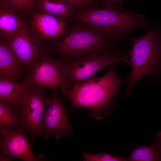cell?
<instances>
[{
  "label": "cell",
  "mask_w": 161,
  "mask_h": 161,
  "mask_svg": "<svg viewBox=\"0 0 161 161\" xmlns=\"http://www.w3.org/2000/svg\"><path fill=\"white\" fill-rule=\"evenodd\" d=\"M48 97L42 124L43 139L47 140L51 135L58 140L64 135L70 136L73 126L69 122V110L65 108L63 99L59 95Z\"/></svg>",
  "instance_id": "obj_9"
},
{
  "label": "cell",
  "mask_w": 161,
  "mask_h": 161,
  "mask_svg": "<svg viewBox=\"0 0 161 161\" xmlns=\"http://www.w3.org/2000/svg\"><path fill=\"white\" fill-rule=\"evenodd\" d=\"M7 154L5 152L3 151L0 153V161H10L11 160L10 157H8L7 156Z\"/></svg>",
  "instance_id": "obj_23"
},
{
  "label": "cell",
  "mask_w": 161,
  "mask_h": 161,
  "mask_svg": "<svg viewBox=\"0 0 161 161\" xmlns=\"http://www.w3.org/2000/svg\"><path fill=\"white\" fill-rule=\"evenodd\" d=\"M79 23L93 27L109 38L125 43L123 39L138 29L148 30L149 26L143 14L130 11L124 12L107 5L103 8H88L75 12Z\"/></svg>",
  "instance_id": "obj_3"
},
{
  "label": "cell",
  "mask_w": 161,
  "mask_h": 161,
  "mask_svg": "<svg viewBox=\"0 0 161 161\" xmlns=\"http://www.w3.org/2000/svg\"><path fill=\"white\" fill-rule=\"evenodd\" d=\"M21 126V120L17 110L0 100V132L7 129Z\"/></svg>",
  "instance_id": "obj_16"
},
{
  "label": "cell",
  "mask_w": 161,
  "mask_h": 161,
  "mask_svg": "<svg viewBox=\"0 0 161 161\" xmlns=\"http://www.w3.org/2000/svg\"><path fill=\"white\" fill-rule=\"evenodd\" d=\"M105 5L119 11L124 12H128L129 11L123 8L122 4L123 2L128 0H101Z\"/></svg>",
  "instance_id": "obj_21"
},
{
  "label": "cell",
  "mask_w": 161,
  "mask_h": 161,
  "mask_svg": "<svg viewBox=\"0 0 161 161\" xmlns=\"http://www.w3.org/2000/svg\"><path fill=\"white\" fill-rule=\"evenodd\" d=\"M156 143L158 149L161 155V132L157 134Z\"/></svg>",
  "instance_id": "obj_22"
},
{
  "label": "cell",
  "mask_w": 161,
  "mask_h": 161,
  "mask_svg": "<svg viewBox=\"0 0 161 161\" xmlns=\"http://www.w3.org/2000/svg\"><path fill=\"white\" fill-rule=\"evenodd\" d=\"M44 92L30 86L16 109L21 127L30 133L32 142L36 137L42 136V122L48 98Z\"/></svg>",
  "instance_id": "obj_7"
},
{
  "label": "cell",
  "mask_w": 161,
  "mask_h": 161,
  "mask_svg": "<svg viewBox=\"0 0 161 161\" xmlns=\"http://www.w3.org/2000/svg\"><path fill=\"white\" fill-rule=\"evenodd\" d=\"M161 160V155L156 144L146 146H137L130 153L125 161H157Z\"/></svg>",
  "instance_id": "obj_17"
},
{
  "label": "cell",
  "mask_w": 161,
  "mask_h": 161,
  "mask_svg": "<svg viewBox=\"0 0 161 161\" xmlns=\"http://www.w3.org/2000/svg\"><path fill=\"white\" fill-rule=\"evenodd\" d=\"M25 80L33 88L44 92L48 90L53 95H59L60 90L64 97L73 86L65 76L62 61L47 52L27 71Z\"/></svg>",
  "instance_id": "obj_6"
},
{
  "label": "cell",
  "mask_w": 161,
  "mask_h": 161,
  "mask_svg": "<svg viewBox=\"0 0 161 161\" xmlns=\"http://www.w3.org/2000/svg\"><path fill=\"white\" fill-rule=\"evenodd\" d=\"M30 15L31 29L44 41L55 42L67 32L68 22L66 19L37 11Z\"/></svg>",
  "instance_id": "obj_11"
},
{
  "label": "cell",
  "mask_w": 161,
  "mask_h": 161,
  "mask_svg": "<svg viewBox=\"0 0 161 161\" xmlns=\"http://www.w3.org/2000/svg\"><path fill=\"white\" fill-rule=\"evenodd\" d=\"M27 132L21 127L3 131L0 132L1 149L11 158L24 161H38L44 159L43 155L37 158L34 156Z\"/></svg>",
  "instance_id": "obj_10"
},
{
  "label": "cell",
  "mask_w": 161,
  "mask_h": 161,
  "mask_svg": "<svg viewBox=\"0 0 161 161\" xmlns=\"http://www.w3.org/2000/svg\"><path fill=\"white\" fill-rule=\"evenodd\" d=\"M18 13L0 5V38L4 41L28 27Z\"/></svg>",
  "instance_id": "obj_14"
},
{
  "label": "cell",
  "mask_w": 161,
  "mask_h": 161,
  "mask_svg": "<svg viewBox=\"0 0 161 161\" xmlns=\"http://www.w3.org/2000/svg\"><path fill=\"white\" fill-rule=\"evenodd\" d=\"M116 65L111 66L103 76L73 86L69 89L66 97L71 101V107L87 109L90 111V116L97 120L110 114L115 106L113 98L129 80V77L123 78L117 74Z\"/></svg>",
  "instance_id": "obj_1"
},
{
  "label": "cell",
  "mask_w": 161,
  "mask_h": 161,
  "mask_svg": "<svg viewBox=\"0 0 161 161\" xmlns=\"http://www.w3.org/2000/svg\"><path fill=\"white\" fill-rule=\"evenodd\" d=\"M82 155L83 157V161H125L126 159L123 157L114 156L105 152L94 154L83 152Z\"/></svg>",
  "instance_id": "obj_19"
},
{
  "label": "cell",
  "mask_w": 161,
  "mask_h": 161,
  "mask_svg": "<svg viewBox=\"0 0 161 161\" xmlns=\"http://www.w3.org/2000/svg\"><path fill=\"white\" fill-rule=\"evenodd\" d=\"M66 2L73 10L79 11L88 8L94 4V0H63Z\"/></svg>",
  "instance_id": "obj_20"
},
{
  "label": "cell",
  "mask_w": 161,
  "mask_h": 161,
  "mask_svg": "<svg viewBox=\"0 0 161 161\" xmlns=\"http://www.w3.org/2000/svg\"><path fill=\"white\" fill-rule=\"evenodd\" d=\"M4 41L27 71L47 52L44 41L28 27Z\"/></svg>",
  "instance_id": "obj_8"
},
{
  "label": "cell",
  "mask_w": 161,
  "mask_h": 161,
  "mask_svg": "<svg viewBox=\"0 0 161 161\" xmlns=\"http://www.w3.org/2000/svg\"><path fill=\"white\" fill-rule=\"evenodd\" d=\"M24 68L6 43L0 39V77L16 81L21 77Z\"/></svg>",
  "instance_id": "obj_12"
},
{
  "label": "cell",
  "mask_w": 161,
  "mask_h": 161,
  "mask_svg": "<svg viewBox=\"0 0 161 161\" xmlns=\"http://www.w3.org/2000/svg\"><path fill=\"white\" fill-rule=\"evenodd\" d=\"M132 48L126 53L131 68L129 82L124 92L128 97L135 86L147 75L151 76L152 83L158 80L161 70V28L152 25L143 36L128 38Z\"/></svg>",
  "instance_id": "obj_2"
},
{
  "label": "cell",
  "mask_w": 161,
  "mask_h": 161,
  "mask_svg": "<svg viewBox=\"0 0 161 161\" xmlns=\"http://www.w3.org/2000/svg\"><path fill=\"white\" fill-rule=\"evenodd\" d=\"M84 26L75 28L54 43L52 50L55 59L74 61L94 52L119 49L120 46H125L93 27Z\"/></svg>",
  "instance_id": "obj_4"
},
{
  "label": "cell",
  "mask_w": 161,
  "mask_h": 161,
  "mask_svg": "<svg viewBox=\"0 0 161 161\" xmlns=\"http://www.w3.org/2000/svg\"><path fill=\"white\" fill-rule=\"evenodd\" d=\"M37 0H0V5L22 15L36 11Z\"/></svg>",
  "instance_id": "obj_18"
},
{
  "label": "cell",
  "mask_w": 161,
  "mask_h": 161,
  "mask_svg": "<svg viewBox=\"0 0 161 161\" xmlns=\"http://www.w3.org/2000/svg\"><path fill=\"white\" fill-rule=\"evenodd\" d=\"M37 11L66 19L73 13L70 5L63 0H37Z\"/></svg>",
  "instance_id": "obj_15"
},
{
  "label": "cell",
  "mask_w": 161,
  "mask_h": 161,
  "mask_svg": "<svg viewBox=\"0 0 161 161\" xmlns=\"http://www.w3.org/2000/svg\"><path fill=\"white\" fill-rule=\"evenodd\" d=\"M62 61L65 76L73 86L95 78L105 67L121 62L129 64L127 53L123 54L120 49L94 52L78 60Z\"/></svg>",
  "instance_id": "obj_5"
},
{
  "label": "cell",
  "mask_w": 161,
  "mask_h": 161,
  "mask_svg": "<svg viewBox=\"0 0 161 161\" xmlns=\"http://www.w3.org/2000/svg\"><path fill=\"white\" fill-rule=\"evenodd\" d=\"M30 86L26 80L20 83L0 77V100L16 110L22 97Z\"/></svg>",
  "instance_id": "obj_13"
}]
</instances>
